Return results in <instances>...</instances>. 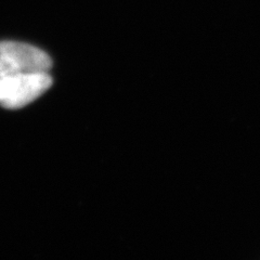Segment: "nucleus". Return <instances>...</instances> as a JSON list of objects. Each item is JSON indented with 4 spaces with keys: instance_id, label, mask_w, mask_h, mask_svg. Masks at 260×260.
<instances>
[{
    "instance_id": "nucleus-1",
    "label": "nucleus",
    "mask_w": 260,
    "mask_h": 260,
    "mask_svg": "<svg viewBox=\"0 0 260 260\" xmlns=\"http://www.w3.org/2000/svg\"><path fill=\"white\" fill-rule=\"evenodd\" d=\"M51 84L49 73H0V105L22 109L44 94Z\"/></svg>"
},
{
    "instance_id": "nucleus-2",
    "label": "nucleus",
    "mask_w": 260,
    "mask_h": 260,
    "mask_svg": "<svg viewBox=\"0 0 260 260\" xmlns=\"http://www.w3.org/2000/svg\"><path fill=\"white\" fill-rule=\"evenodd\" d=\"M51 67L50 56L34 46L0 43V73H49Z\"/></svg>"
}]
</instances>
